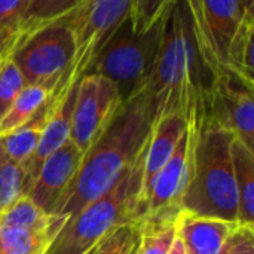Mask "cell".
<instances>
[{"instance_id":"cell-1","label":"cell","mask_w":254,"mask_h":254,"mask_svg":"<svg viewBox=\"0 0 254 254\" xmlns=\"http://www.w3.org/2000/svg\"><path fill=\"white\" fill-rule=\"evenodd\" d=\"M153 125V112L143 92L125 101L104 132L83 153L82 165L52 214L71 219L100 198L144 152Z\"/></svg>"},{"instance_id":"cell-2","label":"cell","mask_w":254,"mask_h":254,"mask_svg":"<svg viewBox=\"0 0 254 254\" xmlns=\"http://www.w3.org/2000/svg\"><path fill=\"white\" fill-rule=\"evenodd\" d=\"M232 138L231 132L210 119L202 95L190 113L189 179L182 201L185 211L238 222V193L231 159Z\"/></svg>"},{"instance_id":"cell-3","label":"cell","mask_w":254,"mask_h":254,"mask_svg":"<svg viewBox=\"0 0 254 254\" xmlns=\"http://www.w3.org/2000/svg\"><path fill=\"white\" fill-rule=\"evenodd\" d=\"M199 65L204 67L193 43L185 4L180 0L165 19L155 64L140 91L152 107L153 122L170 113L190 116L208 86L199 77Z\"/></svg>"},{"instance_id":"cell-4","label":"cell","mask_w":254,"mask_h":254,"mask_svg":"<svg viewBox=\"0 0 254 254\" xmlns=\"http://www.w3.org/2000/svg\"><path fill=\"white\" fill-rule=\"evenodd\" d=\"M143 167L144 152L112 189L67 222L49 254H88L112 231L141 222L146 208Z\"/></svg>"},{"instance_id":"cell-5","label":"cell","mask_w":254,"mask_h":254,"mask_svg":"<svg viewBox=\"0 0 254 254\" xmlns=\"http://www.w3.org/2000/svg\"><path fill=\"white\" fill-rule=\"evenodd\" d=\"M128 18L129 0H82L64 19L73 37L74 54L57 94L46 101L49 110L89 73L104 46Z\"/></svg>"},{"instance_id":"cell-6","label":"cell","mask_w":254,"mask_h":254,"mask_svg":"<svg viewBox=\"0 0 254 254\" xmlns=\"http://www.w3.org/2000/svg\"><path fill=\"white\" fill-rule=\"evenodd\" d=\"M198 57L211 77L228 71L234 42L254 16L243 0H182Z\"/></svg>"},{"instance_id":"cell-7","label":"cell","mask_w":254,"mask_h":254,"mask_svg":"<svg viewBox=\"0 0 254 254\" xmlns=\"http://www.w3.org/2000/svg\"><path fill=\"white\" fill-rule=\"evenodd\" d=\"M165 19L143 34L134 33L127 19L91 67L89 71L107 77L118 86L124 103L143 89L161 46Z\"/></svg>"},{"instance_id":"cell-8","label":"cell","mask_w":254,"mask_h":254,"mask_svg":"<svg viewBox=\"0 0 254 254\" xmlns=\"http://www.w3.org/2000/svg\"><path fill=\"white\" fill-rule=\"evenodd\" d=\"M74 54L73 37L64 21L46 25L22 40L10 58L27 85L40 86L51 100L65 77Z\"/></svg>"},{"instance_id":"cell-9","label":"cell","mask_w":254,"mask_h":254,"mask_svg":"<svg viewBox=\"0 0 254 254\" xmlns=\"http://www.w3.org/2000/svg\"><path fill=\"white\" fill-rule=\"evenodd\" d=\"M124 104L118 86L98 73H86L76 85L70 140L85 153Z\"/></svg>"},{"instance_id":"cell-10","label":"cell","mask_w":254,"mask_h":254,"mask_svg":"<svg viewBox=\"0 0 254 254\" xmlns=\"http://www.w3.org/2000/svg\"><path fill=\"white\" fill-rule=\"evenodd\" d=\"M204 107L216 125L253 149L254 86L231 71H223L211 77L204 94Z\"/></svg>"},{"instance_id":"cell-11","label":"cell","mask_w":254,"mask_h":254,"mask_svg":"<svg viewBox=\"0 0 254 254\" xmlns=\"http://www.w3.org/2000/svg\"><path fill=\"white\" fill-rule=\"evenodd\" d=\"M190 161V118L173 155L153 177L146 192L143 219H176L182 208L189 179Z\"/></svg>"},{"instance_id":"cell-12","label":"cell","mask_w":254,"mask_h":254,"mask_svg":"<svg viewBox=\"0 0 254 254\" xmlns=\"http://www.w3.org/2000/svg\"><path fill=\"white\" fill-rule=\"evenodd\" d=\"M83 153L67 140L60 149L51 153L42 164L39 174L30 186L27 196L45 213L52 214L63 195L71 186L82 165Z\"/></svg>"},{"instance_id":"cell-13","label":"cell","mask_w":254,"mask_h":254,"mask_svg":"<svg viewBox=\"0 0 254 254\" xmlns=\"http://www.w3.org/2000/svg\"><path fill=\"white\" fill-rule=\"evenodd\" d=\"M238 226V222L198 216L185 210L176 219L177 237L186 254H219Z\"/></svg>"},{"instance_id":"cell-14","label":"cell","mask_w":254,"mask_h":254,"mask_svg":"<svg viewBox=\"0 0 254 254\" xmlns=\"http://www.w3.org/2000/svg\"><path fill=\"white\" fill-rule=\"evenodd\" d=\"M190 116L183 113H170L156 119L152 125L150 137L144 150V167H143V183L144 196L152 183L153 177L165 165L173 155L182 134L185 132Z\"/></svg>"},{"instance_id":"cell-15","label":"cell","mask_w":254,"mask_h":254,"mask_svg":"<svg viewBox=\"0 0 254 254\" xmlns=\"http://www.w3.org/2000/svg\"><path fill=\"white\" fill-rule=\"evenodd\" d=\"M68 220L67 216H58L43 228L0 223V254H49Z\"/></svg>"},{"instance_id":"cell-16","label":"cell","mask_w":254,"mask_h":254,"mask_svg":"<svg viewBox=\"0 0 254 254\" xmlns=\"http://www.w3.org/2000/svg\"><path fill=\"white\" fill-rule=\"evenodd\" d=\"M231 159L238 193V222L254 226V153L244 141L234 137Z\"/></svg>"},{"instance_id":"cell-17","label":"cell","mask_w":254,"mask_h":254,"mask_svg":"<svg viewBox=\"0 0 254 254\" xmlns=\"http://www.w3.org/2000/svg\"><path fill=\"white\" fill-rule=\"evenodd\" d=\"M48 118H49V110L45 103V106L27 124H24L22 127L16 128L15 131L0 137L3 149L6 150L9 158L13 159L16 164H19L22 167V170H24L25 164L30 161V158L33 156V153L42 138Z\"/></svg>"},{"instance_id":"cell-18","label":"cell","mask_w":254,"mask_h":254,"mask_svg":"<svg viewBox=\"0 0 254 254\" xmlns=\"http://www.w3.org/2000/svg\"><path fill=\"white\" fill-rule=\"evenodd\" d=\"M80 1L82 0H28L19 25L16 46L40 28L64 21Z\"/></svg>"},{"instance_id":"cell-19","label":"cell","mask_w":254,"mask_h":254,"mask_svg":"<svg viewBox=\"0 0 254 254\" xmlns=\"http://www.w3.org/2000/svg\"><path fill=\"white\" fill-rule=\"evenodd\" d=\"M48 97L49 95L43 88L25 85L0 121V137L27 124L45 106Z\"/></svg>"},{"instance_id":"cell-20","label":"cell","mask_w":254,"mask_h":254,"mask_svg":"<svg viewBox=\"0 0 254 254\" xmlns=\"http://www.w3.org/2000/svg\"><path fill=\"white\" fill-rule=\"evenodd\" d=\"M176 219H143L137 254H168L177 237Z\"/></svg>"},{"instance_id":"cell-21","label":"cell","mask_w":254,"mask_h":254,"mask_svg":"<svg viewBox=\"0 0 254 254\" xmlns=\"http://www.w3.org/2000/svg\"><path fill=\"white\" fill-rule=\"evenodd\" d=\"M180 0H129V24L134 33L143 34L162 22Z\"/></svg>"},{"instance_id":"cell-22","label":"cell","mask_w":254,"mask_h":254,"mask_svg":"<svg viewBox=\"0 0 254 254\" xmlns=\"http://www.w3.org/2000/svg\"><path fill=\"white\" fill-rule=\"evenodd\" d=\"M24 195V170L9 158L0 141V211Z\"/></svg>"},{"instance_id":"cell-23","label":"cell","mask_w":254,"mask_h":254,"mask_svg":"<svg viewBox=\"0 0 254 254\" xmlns=\"http://www.w3.org/2000/svg\"><path fill=\"white\" fill-rule=\"evenodd\" d=\"M140 222L119 226L104 237L89 254H137Z\"/></svg>"},{"instance_id":"cell-24","label":"cell","mask_w":254,"mask_h":254,"mask_svg":"<svg viewBox=\"0 0 254 254\" xmlns=\"http://www.w3.org/2000/svg\"><path fill=\"white\" fill-rule=\"evenodd\" d=\"M25 85L27 83L10 55L0 60V121Z\"/></svg>"},{"instance_id":"cell-25","label":"cell","mask_w":254,"mask_h":254,"mask_svg":"<svg viewBox=\"0 0 254 254\" xmlns=\"http://www.w3.org/2000/svg\"><path fill=\"white\" fill-rule=\"evenodd\" d=\"M28 0H0V30L16 36L25 13Z\"/></svg>"},{"instance_id":"cell-26","label":"cell","mask_w":254,"mask_h":254,"mask_svg":"<svg viewBox=\"0 0 254 254\" xmlns=\"http://www.w3.org/2000/svg\"><path fill=\"white\" fill-rule=\"evenodd\" d=\"M219 254H254V226L240 225Z\"/></svg>"},{"instance_id":"cell-27","label":"cell","mask_w":254,"mask_h":254,"mask_svg":"<svg viewBox=\"0 0 254 254\" xmlns=\"http://www.w3.org/2000/svg\"><path fill=\"white\" fill-rule=\"evenodd\" d=\"M16 46V36L0 30V60L9 57Z\"/></svg>"},{"instance_id":"cell-28","label":"cell","mask_w":254,"mask_h":254,"mask_svg":"<svg viewBox=\"0 0 254 254\" xmlns=\"http://www.w3.org/2000/svg\"><path fill=\"white\" fill-rule=\"evenodd\" d=\"M168 254H186L185 246H183V243H182V240L179 237H176V240H174V243H173Z\"/></svg>"},{"instance_id":"cell-29","label":"cell","mask_w":254,"mask_h":254,"mask_svg":"<svg viewBox=\"0 0 254 254\" xmlns=\"http://www.w3.org/2000/svg\"><path fill=\"white\" fill-rule=\"evenodd\" d=\"M243 4H244L246 12L254 16V0H243Z\"/></svg>"},{"instance_id":"cell-30","label":"cell","mask_w":254,"mask_h":254,"mask_svg":"<svg viewBox=\"0 0 254 254\" xmlns=\"http://www.w3.org/2000/svg\"><path fill=\"white\" fill-rule=\"evenodd\" d=\"M88 254H89V253H88Z\"/></svg>"}]
</instances>
